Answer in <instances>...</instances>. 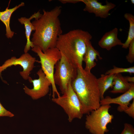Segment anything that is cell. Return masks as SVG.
I'll use <instances>...</instances> for the list:
<instances>
[{
  "label": "cell",
  "instance_id": "6da1fadb",
  "mask_svg": "<svg viewBox=\"0 0 134 134\" xmlns=\"http://www.w3.org/2000/svg\"><path fill=\"white\" fill-rule=\"evenodd\" d=\"M62 7L57 6L50 11L43 10L40 17L32 22L35 28L31 41L34 46L44 52L56 47L59 36L62 34L59 17Z\"/></svg>",
  "mask_w": 134,
  "mask_h": 134
},
{
  "label": "cell",
  "instance_id": "7a4b0ae2",
  "mask_svg": "<svg viewBox=\"0 0 134 134\" xmlns=\"http://www.w3.org/2000/svg\"><path fill=\"white\" fill-rule=\"evenodd\" d=\"M92 36L88 32L76 29L70 31L59 37L56 47L68 62L77 68L82 65L86 48V42Z\"/></svg>",
  "mask_w": 134,
  "mask_h": 134
},
{
  "label": "cell",
  "instance_id": "3957f363",
  "mask_svg": "<svg viewBox=\"0 0 134 134\" xmlns=\"http://www.w3.org/2000/svg\"><path fill=\"white\" fill-rule=\"evenodd\" d=\"M72 87L82 106L84 114L99 108L101 100L97 78L83 68H77L76 78L71 83Z\"/></svg>",
  "mask_w": 134,
  "mask_h": 134
},
{
  "label": "cell",
  "instance_id": "277c9868",
  "mask_svg": "<svg viewBox=\"0 0 134 134\" xmlns=\"http://www.w3.org/2000/svg\"><path fill=\"white\" fill-rule=\"evenodd\" d=\"M70 82L67 90L61 96L52 98L53 102L61 106L67 115L68 121L75 119H81L84 113L82 106Z\"/></svg>",
  "mask_w": 134,
  "mask_h": 134
},
{
  "label": "cell",
  "instance_id": "5b68a950",
  "mask_svg": "<svg viewBox=\"0 0 134 134\" xmlns=\"http://www.w3.org/2000/svg\"><path fill=\"white\" fill-rule=\"evenodd\" d=\"M110 105H101L98 109L88 114L85 122L86 129L92 134H104L109 131L107 128L114 118L109 110Z\"/></svg>",
  "mask_w": 134,
  "mask_h": 134
},
{
  "label": "cell",
  "instance_id": "8992f818",
  "mask_svg": "<svg viewBox=\"0 0 134 134\" xmlns=\"http://www.w3.org/2000/svg\"><path fill=\"white\" fill-rule=\"evenodd\" d=\"M32 50L39 57L41 68L51 83L52 98L55 97V94L57 95V97L60 96V95L54 82L53 75L55 66L61 58L60 52L56 47L49 49L44 52L36 46L32 48Z\"/></svg>",
  "mask_w": 134,
  "mask_h": 134
},
{
  "label": "cell",
  "instance_id": "52a82bcc",
  "mask_svg": "<svg viewBox=\"0 0 134 134\" xmlns=\"http://www.w3.org/2000/svg\"><path fill=\"white\" fill-rule=\"evenodd\" d=\"M53 79L63 94L67 90L69 83L73 80L77 74V68L72 65L61 55V58L55 66Z\"/></svg>",
  "mask_w": 134,
  "mask_h": 134
},
{
  "label": "cell",
  "instance_id": "ba28073f",
  "mask_svg": "<svg viewBox=\"0 0 134 134\" xmlns=\"http://www.w3.org/2000/svg\"><path fill=\"white\" fill-rule=\"evenodd\" d=\"M38 76L37 79L33 80L30 77L28 80L32 83L33 88L30 89L26 86L23 88L24 92L33 100L39 99L46 96L48 93L51 84L41 68L36 73Z\"/></svg>",
  "mask_w": 134,
  "mask_h": 134
},
{
  "label": "cell",
  "instance_id": "9c48e42d",
  "mask_svg": "<svg viewBox=\"0 0 134 134\" xmlns=\"http://www.w3.org/2000/svg\"><path fill=\"white\" fill-rule=\"evenodd\" d=\"M36 61L35 58L28 53H24L19 58L13 56L7 60L0 66V71L1 73L8 67L20 65L23 69L19 72L20 75L24 79L28 80L31 77L30 76V72L33 70L34 64Z\"/></svg>",
  "mask_w": 134,
  "mask_h": 134
},
{
  "label": "cell",
  "instance_id": "30bf717a",
  "mask_svg": "<svg viewBox=\"0 0 134 134\" xmlns=\"http://www.w3.org/2000/svg\"><path fill=\"white\" fill-rule=\"evenodd\" d=\"M80 0L85 5L83 9L84 11L94 13L96 17L102 18H107L109 15V11L116 6L114 4L107 1H106V4L103 5L97 0Z\"/></svg>",
  "mask_w": 134,
  "mask_h": 134
},
{
  "label": "cell",
  "instance_id": "8fae6325",
  "mask_svg": "<svg viewBox=\"0 0 134 134\" xmlns=\"http://www.w3.org/2000/svg\"><path fill=\"white\" fill-rule=\"evenodd\" d=\"M134 99V83H131L130 89L120 96L115 98L107 96L101 100L100 105L116 104L119 105L117 108L119 112H124L128 107L131 100Z\"/></svg>",
  "mask_w": 134,
  "mask_h": 134
},
{
  "label": "cell",
  "instance_id": "7c38bea8",
  "mask_svg": "<svg viewBox=\"0 0 134 134\" xmlns=\"http://www.w3.org/2000/svg\"><path fill=\"white\" fill-rule=\"evenodd\" d=\"M42 15L39 11L34 13L29 18L25 17H22L18 19L19 22L22 25H24L25 29V34L27 39V42L24 49V53H28L30 49L34 47L32 42L30 39V37L32 31H34L35 28L31 22V20L33 18L35 19L39 18Z\"/></svg>",
  "mask_w": 134,
  "mask_h": 134
},
{
  "label": "cell",
  "instance_id": "4fadbf2b",
  "mask_svg": "<svg viewBox=\"0 0 134 134\" xmlns=\"http://www.w3.org/2000/svg\"><path fill=\"white\" fill-rule=\"evenodd\" d=\"M118 29L115 28L105 33L99 41V46L108 51L116 46H122L123 43L118 37Z\"/></svg>",
  "mask_w": 134,
  "mask_h": 134
},
{
  "label": "cell",
  "instance_id": "5bb4252c",
  "mask_svg": "<svg viewBox=\"0 0 134 134\" xmlns=\"http://www.w3.org/2000/svg\"><path fill=\"white\" fill-rule=\"evenodd\" d=\"M98 57L100 59H102L99 52L92 46L90 40H88L86 42V49L83 60V61L85 64V67L84 69L85 71L91 72L92 68L96 65L95 61H97Z\"/></svg>",
  "mask_w": 134,
  "mask_h": 134
},
{
  "label": "cell",
  "instance_id": "9a60e30c",
  "mask_svg": "<svg viewBox=\"0 0 134 134\" xmlns=\"http://www.w3.org/2000/svg\"><path fill=\"white\" fill-rule=\"evenodd\" d=\"M25 5L24 2H21L18 5L14 7L8 9L6 8L4 11H0V20L4 24L6 27V35L8 38H12L15 33L11 31L10 26V21L12 14L19 7Z\"/></svg>",
  "mask_w": 134,
  "mask_h": 134
},
{
  "label": "cell",
  "instance_id": "2e32d148",
  "mask_svg": "<svg viewBox=\"0 0 134 134\" xmlns=\"http://www.w3.org/2000/svg\"><path fill=\"white\" fill-rule=\"evenodd\" d=\"M114 85L110 92L112 93H124L131 88V83L127 82L121 73L115 74L113 79Z\"/></svg>",
  "mask_w": 134,
  "mask_h": 134
},
{
  "label": "cell",
  "instance_id": "e0dca14e",
  "mask_svg": "<svg viewBox=\"0 0 134 134\" xmlns=\"http://www.w3.org/2000/svg\"><path fill=\"white\" fill-rule=\"evenodd\" d=\"M115 74H101L100 77L97 78L98 88L101 100L104 98L105 92L109 88L113 87V79Z\"/></svg>",
  "mask_w": 134,
  "mask_h": 134
},
{
  "label": "cell",
  "instance_id": "ac0fdd59",
  "mask_svg": "<svg viewBox=\"0 0 134 134\" xmlns=\"http://www.w3.org/2000/svg\"><path fill=\"white\" fill-rule=\"evenodd\" d=\"M124 17L128 21L129 24L127 39L122 46L123 48L126 49L128 48L131 42L134 39V16L131 13H126L124 14Z\"/></svg>",
  "mask_w": 134,
  "mask_h": 134
},
{
  "label": "cell",
  "instance_id": "d6986e66",
  "mask_svg": "<svg viewBox=\"0 0 134 134\" xmlns=\"http://www.w3.org/2000/svg\"><path fill=\"white\" fill-rule=\"evenodd\" d=\"M127 72L130 74L134 73V67L127 68L119 67L114 66L113 68L107 70L105 74H116L121 73Z\"/></svg>",
  "mask_w": 134,
  "mask_h": 134
},
{
  "label": "cell",
  "instance_id": "ffe728a7",
  "mask_svg": "<svg viewBox=\"0 0 134 134\" xmlns=\"http://www.w3.org/2000/svg\"><path fill=\"white\" fill-rule=\"evenodd\" d=\"M128 48L129 52L126 56V59L129 63L132 64L134 62V39L130 43Z\"/></svg>",
  "mask_w": 134,
  "mask_h": 134
},
{
  "label": "cell",
  "instance_id": "44dd1931",
  "mask_svg": "<svg viewBox=\"0 0 134 134\" xmlns=\"http://www.w3.org/2000/svg\"><path fill=\"white\" fill-rule=\"evenodd\" d=\"M120 134H134V128L131 124L125 123L124 129Z\"/></svg>",
  "mask_w": 134,
  "mask_h": 134
},
{
  "label": "cell",
  "instance_id": "7402d4cb",
  "mask_svg": "<svg viewBox=\"0 0 134 134\" xmlns=\"http://www.w3.org/2000/svg\"><path fill=\"white\" fill-rule=\"evenodd\" d=\"M14 116V114L5 109L0 102V117L6 116L12 117Z\"/></svg>",
  "mask_w": 134,
  "mask_h": 134
},
{
  "label": "cell",
  "instance_id": "603a6c76",
  "mask_svg": "<svg viewBox=\"0 0 134 134\" xmlns=\"http://www.w3.org/2000/svg\"><path fill=\"white\" fill-rule=\"evenodd\" d=\"M125 113L132 118H134V99L131 104L124 111Z\"/></svg>",
  "mask_w": 134,
  "mask_h": 134
},
{
  "label": "cell",
  "instance_id": "cb8c5ba5",
  "mask_svg": "<svg viewBox=\"0 0 134 134\" xmlns=\"http://www.w3.org/2000/svg\"><path fill=\"white\" fill-rule=\"evenodd\" d=\"M59 1L63 3H76L81 2L80 0H60Z\"/></svg>",
  "mask_w": 134,
  "mask_h": 134
},
{
  "label": "cell",
  "instance_id": "d4e9b609",
  "mask_svg": "<svg viewBox=\"0 0 134 134\" xmlns=\"http://www.w3.org/2000/svg\"><path fill=\"white\" fill-rule=\"evenodd\" d=\"M126 81L129 83H134V77L130 76L124 77Z\"/></svg>",
  "mask_w": 134,
  "mask_h": 134
},
{
  "label": "cell",
  "instance_id": "484cf974",
  "mask_svg": "<svg viewBox=\"0 0 134 134\" xmlns=\"http://www.w3.org/2000/svg\"><path fill=\"white\" fill-rule=\"evenodd\" d=\"M131 3H132V4H134V0H131Z\"/></svg>",
  "mask_w": 134,
  "mask_h": 134
},
{
  "label": "cell",
  "instance_id": "4316f807",
  "mask_svg": "<svg viewBox=\"0 0 134 134\" xmlns=\"http://www.w3.org/2000/svg\"><path fill=\"white\" fill-rule=\"evenodd\" d=\"M1 73L0 72V74H1Z\"/></svg>",
  "mask_w": 134,
  "mask_h": 134
}]
</instances>
